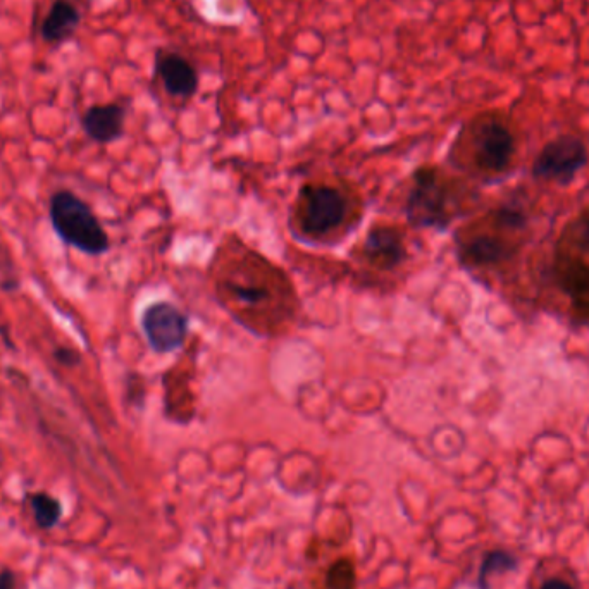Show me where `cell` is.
Instances as JSON below:
<instances>
[{
    "instance_id": "obj_20",
    "label": "cell",
    "mask_w": 589,
    "mask_h": 589,
    "mask_svg": "<svg viewBox=\"0 0 589 589\" xmlns=\"http://www.w3.org/2000/svg\"><path fill=\"white\" fill-rule=\"evenodd\" d=\"M581 238L586 245H589V217L584 221L583 228H581Z\"/></svg>"
},
{
    "instance_id": "obj_9",
    "label": "cell",
    "mask_w": 589,
    "mask_h": 589,
    "mask_svg": "<svg viewBox=\"0 0 589 589\" xmlns=\"http://www.w3.org/2000/svg\"><path fill=\"white\" fill-rule=\"evenodd\" d=\"M266 279L254 271L250 273H235L224 279V292L236 305H242L243 309H262L264 305L271 302L273 290Z\"/></svg>"
},
{
    "instance_id": "obj_10",
    "label": "cell",
    "mask_w": 589,
    "mask_h": 589,
    "mask_svg": "<svg viewBox=\"0 0 589 589\" xmlns=\"http://www.w3.org/2000/svg\"><path fill=\"white\" fill-rule=\"evenodd\" d=\"M157 73L164 87L174 97H192L199 87V78L192 64L178 54H161L157 57Z\"/></svg>"
},
{
    "instance_id": "obj_18",
    "label": "cell",
    "mask_w": 589,
    "mask_h": 589,
    "mask_svg": "<svg viewBox=\"0 0 589 589\" xmlns=\"http://www.w3.org/2000/svg\"><path fill=\"white\" fill-rule=\"evenodd\" d=\"M14 574L11 571L0 572V589H14Z\"/></svg>"
},
{
    "instance_id": "obj_16",
    "label": "cell",
    "mask_w": 589,
    "mask_h": 589,
    "mask_svg": "<svg viewBox=\"0 0 589 589\" xmlns=\"http://www.w3.org/2000/svg\"><path fill=\"white\" fill-rule=\"evenodd\" d=\"M355 572L354 565L347 560H341L331 567L328 574L329 589H354Z\"/></svg>"
},
{
    "instance_id": "obj_2",
    "label": "cell",
    "mask_w": 589,
    "mask_h": 589,
    "mask_svg": "<svg viewBox=\"0 0 589 589\" xmlns=\"http://www.w3.org/2000/svg\"><path fill=\"white\" fill-rule=\"evenodd\" d=\"M348 200L329 185H307L297 200V221L305 235L326 236L347 221Z\"/></svg>"
},
{
    "instance_id": "obj_4",
    "label": "cell",
    "mask_w": 589,
    "mask_h": 589,
    "mask_svg": "<svg viewBox=\"0 0 589 589\" xmlns=\"http://www.w3.org/2000/svg\"><path fill=\"white\" fill-rule=\"evenodd\" d=\"M588 150L581 140L572 135H562L546 143L534 161V176L543 180L569 183L586 166Z\"/></svg>"
},
{
    "instance_id": "obj_3",
    "label": "cell",
    "mask_w": 589,
    "mask_h": 589,
    "mask_svg": "<svg viewBox=\"0 0 589 589\" xmlns=\"http://www.w3.org/2000/svg\"><path fill=\"white\" fill-rule=\"evenodd\" d=\"M405 214L416 228L447 226L452 219L447 183L433 168L417 169L410 188Z\"/></svg>"
},
{
    "instance_id": "obj_12",
    "label": "cell",
    "mask_w": 589,
    "mask_h": 589,
    "mask_svg": "<svg viewBox=\"0 0 589 589\" xmlns=\"http://www.w3.org/2000/svg\"><path fill=\"white\" fill-rule=\"evenodd\" d=\"M462 257L474 266H491L509 257L507 245L493 236H474L462 247Z\"/></svg>"
},
{
    "instance_id": "obj_11",
    "label": "cell",
    "mask_w": 589,
    "mask_h": 589,
    "mask_svg": "<svg viewBox=\"0 0 589 589\" xmlns=\"http://www.w3.org/2000/svg\"><path fill=\"white\" fill-rule=\"evenodd\" d=\"M80 23V11L71 0H56L42 23L40 33L45 42L61 45L75 35Z\"/></svg>"
},
{
    "instance_id": "obj_13",
    "label": "cell",
    "mask_w": 589,
    "mask_h": 589,
    "mask_svg": "<svg viewBox=\"0 0 589 589\" xmlns=\"http://www.w3.org/2000/svg\"><path fill=\"white\" fill-rule=\"evenodd\" d=\"M558 279L565 292L581 297L589 292V267L583 262L567 261L558 269Z\"/></svg>"
},
{
    "instance_id": "obj_8",
    "label": "cell",
    "mask_w": 589,
    "mask_h": 589,
    "mask_svg": "<svg viewBox=\"0 0 589 589\" xmlns=\"http://www.w3.org/2000/svg\"><path fill=\"white\" fill-rule=\"evenodd\" d=\"M126 111L119 104L92 106L81 116V128L93 142H116L123 137Z\"/></svg>"
},
{
    "instance_id": "obj_6",
    "label": "cell",
    "mask_w": 589,
    "mask_h": 589,
    "mask_svg": "<svg viewBox=\"0 0 589 589\" xmlns=\"http://www.w3.org/2000/svg\"><path fill=\"white\" fill-rule=\"evenodd\" d=\"M512 131L498 119H483L472 131V152L479 168L500 173L509 166L514 155Z\"/></svg>"
},
{
    "instance_id": "obj_19",
    "label": "cell",
    "mask_w": 589,
    "mask_h": 589,
    "mask_svg": "<svg viewBox=\"0 0 589 589\" xmlns=\"http://www.w3.org/2000/svg\"><path fill=\"white\" fill-rule=\"evenodd\" d=\"M541 589H574L572 588L571 584L565 583L562 579H550V581H546Z\"/></svg>"
},
{
    "instance_id": "obj_5",
    "label": "cell",
    "mask_w": 589,
    "mask_h": 589,
    "mask_svg": "<svg viewBox=\"0 0 589 589\" xmlns=\"http://www.w3.org/2000/svg\"><path fill=\"white\" fill-rule=\"evenodd\" d=\"M142 329L154 352L171 354L185 343L188 319L176 305L155 302L142 314Z\"/></svg>"
},
{
    "instance_id": "obj_1",
    "label": "cell",
    "mask_w": 589,
    "mask_h": 589,
    "mask_svg": "<svg viewBox=\"0 0 589 589\" xmlns=\"http://www.w3.org/2000/svg\"><path fill=\"white\" fill-rule=\"evenodd\" d=\"M49 217L52 228L62 242L83 254H106L111 242L92 207L69 190H59L50 197Z\"/></svg>"
},
{
    "instance_id": "obj_17",
    "label": "cell",
    "mask_w": 589,
    "mask_h": 589,
    "mask_svg": "<svg viewBox=\"0 0 589 589\" xmlns=\"http://www.w3.org/2000/svg\"><path fill=\"white\" fill-rule=\"evenodd\" d=\"M52 357L57 364L62 367H76L81 364L80 352H76L75 348L57 347L52 352Z\"/></svg>"
},
{
    "instance_id": "obj_14",
    "label": "cell",
    "mask_w": 589,
    "mask_h": 589,
    "mask_svg": "<svg viewBox=\"0 0 589 589\" xmlns=\"http://www.w3.org/2000/svg\"><path fill=\"white\" fill-rule=\"evenodd\" d=\"M31 509L35 514V521L42 529L56 526L57 521L61 519V503L47 493H37V495L31 496Z\"/></svg>"
},
{
    "instance_id": "obj_7",
    "label": "cell",
    "mask_w": 589,
    "mask_h": 589,
    "mask_svg": "<svg viewBox=\"0 0 589 589\" xmlns=\"http://www.w3.org/2000/svg\"><path fill=\"white\" fill-rule=\"evenodd\" d=\"M362 255L376 269L388 271L400 266L405 259L402 233L391 226H374L364 240Z\"/></svg>"
},
{
    "instance_id": "obj_15",
    "label": "cell",
    "mask_w": 589,
    "mask_h": 589,
    "mask_svg": "<svg viewBox=\"0 0 589 589\" xmlns=\"http://www.w3.org/2000/svg\"><path fill=\"white\" fill-rule=\"evenodd\" d=\"M517 565H519V560L512 553L502 552V550L490 553L483 562L481 572H479V586L481 589H488L490 576L498 574V572L515 571Z\"/></svg>"
}]
</instances>
